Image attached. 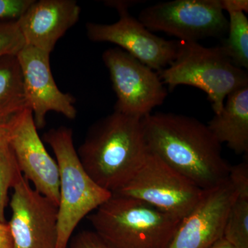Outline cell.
<instances>
[{
  "label": "cell",
  "instance_id": "484cf974",
  "mask_svg": "<svg viewBox=\"0 0 248 248\" xmlns=\"http://www.w3.org/2000/svg\"><path fill=\"white\" fill-rule=\"evenodd\" d=\"M12 236L9 225L6 223H0V248H13Z\"/></svg>",
  "mask_w": 248,
  "mask_h": 248
},
{
  "label": "cell",
  "instance_id": "ba28073f",
  "mask_svg": "<svg viewBox=\"0 0 248 248\" xmlns=\"http://www.w3.org/2000/svg\"><path fill=\"white\" fill-rule=\"evenodd\" d=\"M102 60L117 97L114 110L143 119L164 103L168 90L156 71L120 48L108 49Z\"/></svg>",
  "mask_w": 248,
  "mask_h": 248
},
{
  "label": "cell",
  "instance_id": "5bb4252c",
  "mask_svg": "<svg viewBox=\"0 0 248 248\" xmlns=\"http://www.w3.org/2000/svg\"><path fill=\"white\" fill-rule=\"evenodd\" d=\"M74 0H33L17 19L26 45L50 54L58 40L79 21Z\"/></svg>",
  "mask_w": 248,
  "mask_h": 248
},
{
  "label": "cell",
  "instance_id": "603a6c76",
  "mask_svg": "<svg viewBox=\"0 0 248 248\" xmlns=\"http://www.w3.org/2000/svg\"><path fill=\"white\" fill-rule=\"evenodd\" d=\"M228 179L238 191L239 197H248V163L247 161L231 166Z\"/></svg>",
  "mask_w": 248,
  "mask_h": 248
},
{
  "label": "cell",
  "instance_id": "4fadbf2b",
  "mask_svg": "<svg viewBox=\"0 0 248 248\" xmlns=\"http://www.w3.org/2000/svg\"><path fill=\"white\" fill-rule=\"evenodd\" d=\"M9 145L23 177L32 183L35 190L59 205L58 164L46 149L30 108L17 115Z\"/></svg>",
  "mask_w": 248,
  "mask_h": 248
},
{
  "label": "cell",
  "instance_id": "52a82bcc",
  "mask_svg": "<svg viewBox=\"0 0 248 248\" xmlns=\"http://www.w3.org/2000/svg\"><path fill=\"white\" fill-rule=\"evenodd\" d=\"M138 20L151 31H161L183 42H198L228 32L221 0H174L142 10Z\"/></svg>",
  "mask_w": 248,
  "mask_h": 248
},
{
  "label": "cell",
  "instance_id": "d4e9b609",
  "mask_svg": "<svg viewBox=\"0 0 248 248\" xmlns=\"http://www.w3.org/2000/svg\"><path fill=\"white\" fill-rule=\"evenodd\" d=\"M223 11L227 13L248 12V0H221Z\"/></svg>",
  "mask_w": 248,
  "mask_h": 248
},
{
  "label": "cell",
  "instance_id": "2e32d148",
  "mask_svg": "<svg viewBox=\"0 0 248 248\" xmlns=\"http://www.w3.org/2000/svg\"><path fill=\"white\" fill-rule=\"evenodd\" d=\"M27 108H29L17 55L0 57V122Z\"/></svg>",
  "mask_w": 248,
  "mask_h": 248
},
{
  "label": "cell",
  "instance_id": "ac0fdd59",
  "mask_svg": "<svg viewBox=\"0 0 248 248\" xmlns=\"http://www.w3.org/2000/svg\"><path fill=\"white\" fill-rule=\"evenodd\" d=\"M223 238L236 248H248V197L234 201L228 214Z\"/></svg>",
  "mask_w": 248,
  "mask_h": 248
},
{
  "label": "cell",
  "instance_id": "9c48e42d",
  "mask_svg": "<svg viewBox=\"0 0 248 248\" xmlns=\"http://www.w3.org/2000/svg\"><path fill=\"white\" fill-rule=\"evenodd\" d=\"M108 4L118 11L120 19L110 24H86L90 40L114 44L157 73L172 63L177 54L178 41L166 40L148 30L129 14V1H110Z\"/></svg>",
  "mask_w": 248,
  "mask_h": 248
},
{
  "label": "cell",
  "instance_id": "3957f363",
  "mask_svg": "<svg viewBox=\"0 0 248 248\" xmlns=\"http://www.w3.org/2000/svg\"><path fill=\"white\" fill-rule=\"evenodd\" d=\"M88 218L113 248H168L181 222L151 204L118 194Z\"/></svg>",
  "mask_w": 248,
  "mask_h": 248
},
{
  "label": "cell",
  "instance_id": "4316f807",
  "mask_svg": "<svg viewBox=\"0 0 248 248\" xmlns=\"http://www.w3.org/2000/svg\"><path fill=\"white\" fill-rule=\"evenodd\" d=\"M208 248H236L224 238H221Z\"/></svg>",
  "mask_w": 248,
  "mask_h": 248
},
{
  "label": "cell",
  "instance_id": "9a60e30c",
  "mask_svg": "<svg viewBox=\"0 0 248 248\" xmlns=\"http://www.w3.org/2000/svg\"><path fill=\"white\" fill-rule=\"evenodd\" d=\"M207 125L221 144L226 143L236 154H248V86L231 93L223 110Z\"/></svg>",
  "mask_w": 248,
  "mask_h": 248
},
{
  "label": "cell",
  "instance_id": "30bf717a",
  "mask_svg": "<svg viewBox=\"0 0 248 248\" xmlns=\"http://www.w3.org/2000/svg\"><path fill=\"white\" fill-rule=\"evenodd\" d=\"M8 222L13 248H56L58 205L35 190L24 177L13 187Z\"/></svg>",
  "mask_w": 248,
  "mask_h": 248
},
{
  "label": "cell",
  "instance_id": "8992f818",
  "mask_svg": "<svg viewBox=\"0 0 248 248\" xmlns=\"http://www.w3.org/2000/svg\"><path fill=\"white\" fill-rule=\"evenodd\" d=\"M204 191L148 152L131 180L113 194L143 201L182 220L199 203Z\"/></svg>",
  "mask_w": 248,
  "mask_h": 248
},
{
  "label": "cell",
  "instance_id": "6da1fadb",
  "mask_svg": "<svg viewBox=\"0 0 248 248\" xmlns=\"http://www.w3.org/2000/svg\"><path fill=\"white\" fill-rule=\"evenodd\" d=\"M148 152L182 173L202 190L228 179L231 166L208 125L188 116L151 113L142 119Z\"/></svg>",
  "mask_w": 248,
  "mask_h": 248
},
{
  "label": "cell",
  "instance_id": "44dd1931",
  "mask_svg": "<svg viewBox=\"0 0 248 248\" xmlns=\"http://www.w3.org/2000/svg\"><path fill=\"white\" fill-rule=\"evenodd\" d=\"M67 248H113L94 231H82L72 236Z\"/></svg>",
  "mask_w": 248,
  "mask_h": 248
},
{
  "label": "cell",
  "instance_id": "8fae6325",
  "mask_svg": "<svg viewBox=\"0 0 248 248\" xmlns=\"http://www.w3.org/2000/svg\"><path fill=\"white\" fill-rule=\"evenodd\" d=\"M50 55L27 45L17 55L28 107L37 130L45 126L47 114L50 111L71 120H75L78 113L74 97L62 92L55 83Z\"/></svg>",
  "mask_w": 248,
  "mask_h": 248
},
{
  "label": "cell",
  "instance_id": "cb8c5ba5",
  "mask_svg": "<svg viewBox=\"0 0 248 248\" xmlns=\"http://www.w3.org/2000/svg\"><path fill=\"white\" fill-rule=\"evenodd\" d=\"M19 113L11 117L9 120L0 122V148L9 144L15 122Z\"/></svg>",
  "mask_w": 248,
  "mask_h": 248
},
{
  "label": "cell",
  "instance_id": "e0dca14e",
  "mask_svg": "<svg viewBox=\"0 0 248 248\" xmlns=\"http://www.w3.org/2000/svg\"><path fill=\"white\" fill-rule=\"evenodd\" d=\"M228 19V37L221 48L235 66L248 69V19L245 13L231 12Z\"/></svg>",
  "mask_w": 248,
  "mask_h": 248
},
{
  "label": "cell",
  "instance_id": "7c38bea8",
  "mask_svg": "<svg viewBox=\"0 0 248 248\" xmlns=\"http://www.w3.org/2000/svg\"><path fill=\"white\" fill-rule=\"evenodd\" d=\"M239 196L230 179L211 189L181 220L168 248H208L223 237L228 214Z\"/></svg>",
  "mask_w": 248,
  "mask_h": 248
},
{
  "label": "cell",
  "instance_id": "d6986e66",
  "mask_svg": "<svg viewBox=\"0 0 248 248\" xmlns=\"http://www.w3.org/2000/svg\"><path fill=\"white\" fill-rule=\"evenodd\" d=\"M23 177L9 144L0 148V223H6V209L9 192Z\"/></svg>",
  "mask_w": 248,
  "mask_h": 248
},
{
  "label": "cell",
  "instance_id": "ffe728a7",
  "mask_svg": "<svg viewBox=\"0 0 248 248\" xmlns=\"http://www.w3.org/2000/svg\"><path fill=\"white\" fill-rule=\"evenodd\" d=\"M25 46L17 20H0V57L17 55Z\"/></svg>",
  "mask_w": 248,
  "mask_h": 248
},
{
  "label": "cell",
  "instance_id": "5b68a950",
  "mask_svg": "<svg viewBox=\"0 0 248 248\" xmlns=\"http://www.w3.org/2000/svg\"><path fill=\"white\" fill-rule=\"evenodd\" d=\"M158 74L170 91L182 85L202 90L215 115L231 93L248 86L247 71L235 66L221 46L205 47L198 42L178 41L175 58Z\"/></svg>",
  "mask_w": 248,
  "mask_h": 248
},
{
  "label": "cell",
  "instance_id": "277c9868",
  "mask_svg": "<svg viewBox=\"0 0 248 248\" xmlns=\"http://www.w3.org/2000/svg\"><path fill=\"white\" fill-rule=\"evenodd\" d=\"M43 140L51 147L60 179L58 229L56 248H67L80 222L112 194L90 177L81 164L74 144L73 131L66 126L51 128Z\"/></svg>",
  "mask_w": 248,
  "mask_h": 248
},
{
  "label": "cell",
  "instance_id": "7a4b0ae2",
  "mask_svg": "<svg viewBox=\"0 0 248 248\" xmlns=\"http://www.w3.org/2000/svg\"><path fill=\"white\" fill-rule=\"evenodd\" d=\"M93 181L113 194L138 172L148 151L142 119L114 110L93 124L77 150Z\"/></svg>",
  "mask_w": 248,
  "mask_h": 248
},
{
  "label": "cell",
  "instance_id": "7402d4cb",
  "mask_svg": "<svg viewBox=\"0 0 248 248\" xmlns=\"http://www.w3.org/2000/svg\"><path fill=\"white\" fill-rule=\"evenodd\" d=\"M33 0H0V20H17Z\"/></svg>",
  "mask_w": 248,
  "mask_h": 248
}]
</instances>
